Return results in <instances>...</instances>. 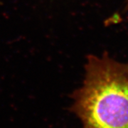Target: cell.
<instances>
[{
    "label": "cell",
    "instance_id": "obj_1",
    "mask_svg": "<svg viewBox=\"0 0 128 128\" xmlns=\"http://www.w3.org/2000/svg\"><path fill=\"white\" fill-rule=\"evenodd\" d=\"M71 98L82 128H128V63L107 53L88 56L82 86Z\"/></svg>",
    "mask_w": 128,
    "mask_h": 128
},
{
    "label": "cell",
    "instance_id": "obj_2",
    "mask_svg": "<svg viewBox=\"0 0 128 128\" xmlns=\"http://www.w3.org/2000/svg\"><path fill=\"white\" fill-rule=\"evenodd\" d=\"M125 6H126V7H125V10H126V11H128V0L126 1V4H125Z\"/></svg>",
    "mask_w": 128,
    "mask_h": 128
}]
</instances>
